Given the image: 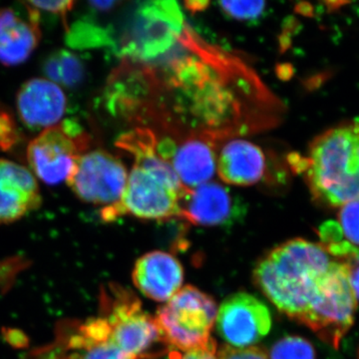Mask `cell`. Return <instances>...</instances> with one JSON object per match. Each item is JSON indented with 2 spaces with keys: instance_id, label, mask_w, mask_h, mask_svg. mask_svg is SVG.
Here are the masks:
<instances>
[{
  "instance_id": "26",
  "label": "cell",
  "mask_w": 359,
  "mask_h": 359,
  "mask_svg": "<svg viewBox=\"0 0 359 359\" xmlns=\"http://www.w3.org/2000/svg\"><path fill=\"white\" fill-rule=\"evenodd\" d=\"M28 6L40 11H49L51 13L59 14L66 18L67 13L72 11L74 2L73 1H29Z\"/></svg>"
},
{
  "instance_id": "12",
  "label": "cell",
  "mask_w": 359,
  "mask_h": 359,
  "mask_svg": "<svg viewBox=\"0 0 359 359\" xmlns=\"http://www.w3.org/2000/svg\"><path fill=\"white\" fill-rule=\"evenodd\" d=\"M157 139L158 153L173 167L184 188L193 190L211 181L217 171V143L194 137L181 140L170 137Z\"/></svg>"
},
{
  "instance_id": "19",
  "label": "cell",
  "mask_w": 359,
  "mask_h": 359,
  "mask_svg": "<svg viewBox=\"0 0 359 359\" xmlns=\"http://www.w3.org/2000/svg\"><path fill=\"white\" fill-rule=\"evenodd\" d=\"M65 346L74 359H133L123 353L111 339L107 320L99 314L83 323L73 325Z\"/></svg>"
},
{
  "instance_id": "25",
  "label": "cell",
  "mask_w": 359,
  "mask_h": 359,
  "mask_svg": "<svg viewBox=\"0 0 359 359\" xmlns=\"http://www.w3.org/2000/svg\"><path fill=\"white\" fill-rule=\"evenodd\" d=\"M20 139V129L13 113L9 112L4 106L0 105V151H11Z\"/></svg>"
},
{
  "instance_id": "13",
  "label": "cell",
  "mask_w": 359,
  "mask_h": 359,
  "mask_svg": "<svg viewBox=\"0 0 359 359\" xmlns=\"http://www.w3.org/2000/svg\"><path fill=\"white\" fill-rule=\"evenodd\" d=\"M242 210L230 189L217 182H208L186 191L181 200L180 218L200 226H224L240 218Z\"/></svg>"
},
{
  "instance_id": "27",
  "label": "cell",
  "mask_w": 359,
  "mask_h": 359,
  "mask_svg": "<svg viewBox=\"0 0 359 359\" xmlns=\"http://www.w3.org/2000/svg\"><path fill=\"white\" fill-rule=\"evenodd\" d=\"M218 349L216 347L208 349H196V351H188L183 355H180L179 353H175L176 359H218L217 356Z\"/></svg>"
},
{
  "instance_id": "10",
  "label": "cell",
  "mask_w": 359,
  "mask_h": 359,
  "mask_svg": "<svg viewBox=\"0 0 359 359\" xmlns=\"http://www.w3.org/2000/svg\"><path fill=\"white\" fill-rule=\"evenodd\" d=\"M128 176L126 167L117 157L96 150L78 158L66 182L80 200L106 208L120 200Z\"/></svg>"
},
{
  "instance_id": "1",
  "label": "cell",
  "mask_w": 359,
  "mask_h": 359,
  "mask_svg": "<svg viewBox=\"0 0 359 359\" xmlns=\"http://www.w3.org/2000/svg\"><path fill=\"white\" fill-rule=\"evenodd\" d=\"M120 90L134 93L171 94L120 104L124 112L149 102L168 104L144 116L142 128L164 132L175 140L203 138L218 143L231 135L264 128V108L271 94L245 63L210 46L186 26L174 48L150 62H127Z\"/></svg>"
},
{
  "instance_id": "2",
  "label": "cell",
  "mask_w": 359,
  "mask_h": 359,
  "mask_svg": "<svg viewBox=\"0 0 359 359\" xmlns=\"http://www.w3.org/2000/svg\"><path fill=\"white\" fill-rule=\"evenodd\" d=\"M332 263L323 245L294 238L271 250L257 263L254 280L280 313L302 323Z\"/></svg>"
},
{
  "instance_id": "7",
  "label": "cell",
  "mask_w": 359,
  "mask_h": 359,
  "mask_svg": "<svg viewBox=\"0 0 359 359\" xmlns=\"http://www.w3.org/2000/svg\"><path fill=\"white\" fill-rule=\"evenodd\" d=\"M186 191L181 182L134 165L121 198L103 208L101 218L108 223L123 216L157 221L176 218L181 216V200Z\"/></svg>"
},
{
  "instance_id": "3",
  "label": "cell",
  "mask_w": 359,
  "mask_h": 359,
  "mask_svg": "<svg viewBox=\"0 0 359 359\" xmlns=\"http://www.w3.org/2000/svg\"><path fill=\"white\" fill-rule=\"evenodd\" d=\"M301 170L313 200L330 208L359 198V122L342 123L316 137Z\"/></svg>"
},
{
  "instance_id": "14",
  "label": "cell",
  "mask_w": 359,
  "mask_h": 359,
  "mask_svg": "<svg viewBox=\"0 0 359 359\" xmlns=\"http://www.w3.org/2000/svg\"><path fill=\"white\" fill-rule=\"evenodd\" d=\"M41 205L39 184L29 170L0 159V224L18 221Z\"/></svg>"
},
{
  "instance_id": "5",
  "label": "cell",
  "mask_w": 359,
  "mask_h": 359,
  "mask_svg": "<svg viewBox=\"0 0 359 359\" xmlns=\"http://www.w3.org/2000/svg\"><path fill=\"white\" fill-rule=\"evenodd\" d=\"M133 16L118 45L120 56L132 62L162 57L176 46L187 26L175 1L145 2Z\"/></svg>"
},
{
  "instance_id": "30",
  "label": "cell",
  "mask_w": 359,
  "mask_h": 359,
  "mask_svg": "<svg viewBox=\"0 0 359 359\" xmlns=\"http://www.w3.org/2000/svg\"><path fill=\"white\" fill-rule=\"evenodd\" d=\"M208 2L205 1H190L186 2L185 6L187 8L190 9L192 11H200L201 9L205 8L208 6Z\"/></svg>"
},
{
  "instance_id": "6",
  "label": "cell",
  "mask_w": 359,
  "mask_h": 359,
  "mask_svg": "<svg viewBox=\"0 0 359 359\" xmlns=\"http://www.w3.org/2000/svg\"><path fill=\"white\" fill-rule=\"evenodd\" d=\"M217 313L212 297L187 285L158 309L155 318L171 348L185 353L217 346L211 337Z\"/></svg>"
},
{
  "instance_id": "17",
  "label": "cell",
  "mask_w": 359,
  "mask_h": 359,
  "mask_svg": "<svg viewBox=\"0 0 359 359\" xmlns=\"http://www.w3.org/2000/svg\"><path fill=\"white\" fill-rule=\"evenodd\" d=\"M266 170L263 149L244 139L229 141L222 148L217 160L219 178L230 185H255L263 180Z\"/></svg>"
},
{
  "instance_id": "24",
  "label": "cell",
  "mask_w": 359,
  "mask_h": 359,
  "mask_svg": "<svg viewBox=\"0 0 359 359\" xmlns=\"http://www.w3.org/2000/svg\"><path fill=\"white\" fill-rule=\"evenodd\" d=\"M71 41L80 47L105 46L113 43L112 36L108 30L94 25L81 23L76 30L71 33Z\"/></svg>"
},
{
  "instance_id": "15",
  "label": "cell",
  "mask_w": 359,
  "mask_h": 359,
  "mask_svg": "<svg viewBox=\"0 0 359 359\" xmlns=\"http://www.w3.org/2000/svg\"><path fill=\"white\" fill-rule=\"evenodd\" d=\"M65 92L50 80L34 78L21 86L18 93L20 119L32 129L50 128L65 115Z\"/></svg>"
},
{
  "instance_id": "31",
  "label": "cell",
  "mask_w": 359,
  "mask_h": 359,
  "mask_svg": "<svg viewBox=\"0 0 359 359\" xmlns=\"http://www.w3.org/2000/svg\"><path fill=\"white\" fill-rule=\"evenodd\" d=\"M353 262H355V263L359 264V252H358V255H356V257H354Z\"/></svg>"
},
{
  "instance_id": "11",
  "label": "cell",
  "mask_w": 359,
  "mask_h": 359,
  "mask_svg": "<svg viewBox=\"0 0 359 359\" xmlns=\"http://www.w3.org/2000/svg\"><path fill=\"white\" fill-rule=\"evenodd\" d=\"M216 320L219 335L235 348L252 347L263 339L271 327L268 306L247 292H238L224 299Z\"/></svg>"
},
{
  "instance_id": "9",
  "label": "cell",
  "mask_w": 359,
  "mask_h": 359,
  "mask_svg": "<svg viewBox=\"0 0 359 359\" xmlns=\"http://www.w3.org/2000/svg\"><path fill=\"white\" fill-rule=\"evenodd\" d=\"M88 147V138L76 123L65 121L43 130L30 142L27 160L33 173L49 185L66 181Z\"/></svg>"
},
{
  "instance_id": "20",
  "label": "cell",
  "mask_w": 359,
  "mask_h": 359,
  "mask_svg": "<svg viewBox=\"0 0 359 359\" xmlns=\"http://www.w3.org/2000/svg\"><path fill=\"white\" fill-rule=\"evenodd\" d=\"M337 217L341 243L325 249L330 256L351 263L359 252V198L341 205Z\"/></svg>"
},
{
  "instance_id": "16",
  "label": "cell",
  "mask_w": 359,
  "mask_h": 359,
  "mask_svg": "<svg viewBox=\"0 0 359 359\" xmlns=\"http://www.w3.org/2000/svg\"><path fill=\"white\" fill-rule=\"evenodd\" d=\"M133 283L142 294L158 302H169L184 282V269L177 257L154 250L135 264Z\"/></svg>"
},
{
  "instance_id": "22",
  "label": "cell",
  "mask_w": 359,
  "mask_h": 359,
  "mask_svg": "<svg viewBox=\"0 0 359 359\" xmlns=\"http://www.w3.org/2000/svg\"><path fill=\"white\" fill-rule=\"evenodd\" d=\"M271 359H316V351L309 340L287 337L278 340L271 351Z\"/></svg>"
},
{
  "instance_id": "28",
  "label": "cell",
  "mask_w": 359,
  "mask_h": 359,
  "mask_svg": "<svg viewBox=\"0 0 359 359\" xmlns=\"http://www.w3.org/2000/svg\"><path fill=\"white\" fill-rule=\"evenodd\" d=\"M119 2L117 1H90L89 6L94 11H100V13H106V11H112Z\"/></svg>"
},
{
  "instance_id": "4",
  "label": "cell",
  "mask_w": 359,
  "mask_h": 359,
  "mask_svg": "<svg viewBox=\"0 0 359 359\" xmlns=\"http://www.w3.org/2000/svg\"><path fill=\"white\" fill-rule=\"evenodd\" d=\"M111 339L133 359H157L171 351L157 320L142 309L131 290L110 283L101 290L100 311Z\"/></svg>"
},
{
  "instance_id": "29",
  "label": "cell",
  "mask_w": 359,
  "mask_h": 359,
  "mask_svg": "<svg viewBox=\"0 0 359 359\" xmlns=\"http://www.w3.org/2000/svg\"><path fill=\"white\" fill-rule=\"evenodd\" d=\"M351 283L353 287L354 294L356 295V299H359V266H351Z\"/></svg>"
},
{
  "instance_id": "21",
  "label": "cell",
  "mask_w": 359,
  "mask_h": 359,
  "mask_svg": "<svg viewBox=\"0 0 359 359\" xmlns=\"http://www.w3.org/2000/svg\"><path fill=\"white\" fill-rule=\"evenodd\" d=\"M51 82L66 88H76L83 83L86 69L81 59L68 50L52 52L42 66Z\"/></svg>"
},
{
  "instance_id": "8",
  "label": "cell",
  "mask_w": 359,
  "mask_h": 359,
  "mask_svg": "<svg viewBox=\"0 0 359 359\" xmlns=\"http://www.w3.org/2000/svg\"><path fill=\"white\" fill-rule=\"evenodd\" d=\"M351 264L334 262L321 278L320 292L302 325L325 344L339 348L353 325L358 299L351 283Z\"/></svg>"
},
{
  "instance_id": "23",
  "label": "cell",
  "mask_w": 359,
  "mask_h": 359,
  "mask_svg": "<svg viewBox=\"0 0 359 359\" xmlns=\"http://www.w3.org/2000/svg\"><path fill=\"white\" fill-rule=\"evenodd\" d=\"M219 9L226 16L243 22H256L266 11L264 1H221Z\"/></svg>"
},
{
  "instance_id": "18",
  "label": "cell",
  "mask_w": 359,
  "mask_h": 359,
  "mask_svg": "<svg viewBox=\"0 0 359 359\" xmlns=\"http://www.w3.org/2000/svg\"><path fill=\"white\" fill-rule=\"evenodd\" d=\"M27 9L28 20H23L13 9H0V63L4 65L25 62L39 45V11L30 6Z\"/></svg>"
}]
</instances>
